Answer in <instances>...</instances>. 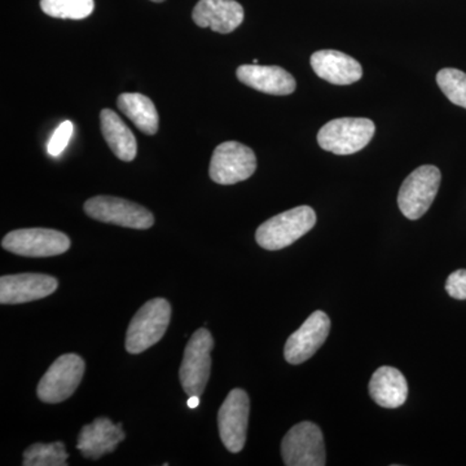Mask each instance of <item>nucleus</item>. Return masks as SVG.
Listing matches in <instances>:
<instances>
[{
	"label": "nucleus",
	"mask_w": 466,
	"mask_h": 466,
	"mask_svg": "<svg viewBox=\"0 0 466 466\" xmlns=\"http://www.w3.org/2000/svg\"><path fill=\"white\" fill-rule=\"evenodd\" d=\"M41 8L47 16L64 20H84L95 8L94 0H41Z\"/></svg>",
	"instance_id": "nucleus-22"
},
{
	"label": "nucleus",
	"mask_w": 466,
	"mask_h": 466,
	"mask_svg": "<svg viewBox=\"0 0 466 466\" xmlns=\"http://www.w3.org/2000/svg\"><path fill=\"white\" fill-rule=\"evenodd\" d=\"M214 339L207 328H200L192 334L184 350L179 370L180 383L188 397H201L210 379L211 351Z\"/></svg>",
	"instance_id": "nucleus-3"
},
{
	"label": "nucleus",
	"mask_w": 466,
	"mask_h": 466,
	"mask_svg": "<svg viewBox=\"0 0 466 466\" xmlns=\"http://www.w3.org/2000/svg\"><path fill=\"white\" fill-rule=\"evenodd\" d=\"M375 131V124L368 118L333 119L319 131L318 143L334 155H354L366 148Z\"/></svg>",
	"instance_id": "nucleus-4"
},
{
	"label": "nucleus",
	"mask_w": 466,
	"mask_h": 466,
	"mask_svg": "<svg viewBox=\"0 0 466 466\" xmlns=\"http://www.w3.org/2000/svg\"><path fill=\"white\" fill-rule=\"evenodd\" d=\"M171 320L167 299H150L135 314L126 333V350L137 355L161 341Z\"/></svg>",
	"instance_id": "nucleus-2"
},
{
	"label": "nucleus",
	"mask_w": 466,
	"mask_h": 466,
	"mask_svg": "<svg viewBox=\"0 0 466 466\" xmlns=\"http://www.w3.org/2000/svg\"><path fill=\"white\" fill-rule=\"evenodd\" d=\"M85 213L92 219L133 229H148L155 217L148 208L112 196H96L85 202Z\"/></svg>",
	"instance_id": "nucleus-9"
},
{
	"label": "nucleus",
	"mask_w": 466,
	"mask_h": 466,
	"mask_svg": "<svg viewBox=\"0 0 466 466\" xmlns=\"http://www.w3.org/2000/svg\"><path fill=\"white\" fill-rule=\"evenodd\" d=\"M437 84L451 103L466 109V73L446 67L438 72Z\"/></svg>",
	"instance_id": "nucleus-23"
},
{
	"label": "nucleus",
	"mask_w": 466,
	"mask_h": 466,
	"mask_svg": "<svg viewBox=\"0 0 466 466\" xmlns=\"http://www.w3.org/2000/svg\"><path fill=\"white\" fill-rule=\"evenodd\" d=\"M118 108L122 113L142 133L146 135L157 134L159 126V116L155 104L148 96L142 94H122L119 95Z\"/></svg>",
	"instance_id": "nucleus-20"
},
{
	"label": "nucleus",
	"mask_w": 466,
	"mask_h": 466,
	"mask_svg": "<svg viewBox=\"0 0 466 466\" xmlns=\"http://www.w3.org/2000/svg\"><path fill=\"white\" fill-rule=\"evenodd\" d=\"M249 412L250 400L247 392L242 389L229 391L218 412L220 440L229 452L238 453L244 449Z\"/></svg>",
	"instance_id": "nucleus-11"
},
{
	"label": "nucleus",
	"mask_w": 466,
	"mask_h": 466,
	"mask_svg": "<svg viewBox=\"0 0 466 466\" xmlns=\"http://www.w3.org/2000/svg\"><path fill=\"white\" fill-rule=\"evenodd\" d=\"M67 455L63 441L32 444L24 452V466H66Z\"/></svg>",
	"instance_id": "nucleus-21"
},
{
	"label": "nucleus",
	"mask_w": 466,
	"mask_h": 466,
	"mask_svg": "<svg viewBox=\"0 0 466 466\" xmlns=\"http://www.w3.org/2000/svg\"><path fill=\"white\" fill-rule=\"evenodd\" d=\"M311 66L318 76L332 85L355 84L363 76L359 61L339 51L315 52L311 56Z\"/></svg>",
	"instance_id": "nucleus-17"
},
{
	"label": "nucleus",
	"mask_w": 466,
	"mask_h": 466,
	"mask_svg": "<svg viewBox=\"0 0 466 466\" xmlns=\"http://www.w3.org/2000/svg\"><path fill=\"white\" fill-rule=\"evenodd\" d=\"M152 2H155V3H162V2H165V0H152Z\"/></svg>",
	"instance_id": "nucleus-27"
},
{
	"label": "nucleus",
	"mask_w": 466,
	"mask_h": 466,
	"mask_svg": "<svg viewBox=\"0 0 466 466\" xmlns=\"http://www.w3.org/2000/svg\"><path fill=\"white\" fill-rule=\"evenodd\" d=\"M329 332V317L323 311H315L309 315L302 327L288 339L284 348L285 360L293 366L305 363L324 345Z\"/></svg>",
	"instance_id": "nucleus-12"
},
{
	"label": "nucleus",
	"mask_w": 466,
	"mask_h": 466,
	"mask_svg": "<svg viewBox=\"0 0 466 466\" xmlns=\"http://www.w3.org/2000/svg\"><path fill=\"white\" fill-rule=\"evenodd\" d=\"M370 395L382 408L394 410L403 406L408 397L406 377L397 368L380 367L370 379Z\"/></svg>",
	"instance_id": "nucleus-18"
},
{
	"label": "nucleus",
	"mask_w": 466,
	"mask_h": 466,
	"mask_svg": "<svg viewBox=\"0 0 466 466\" xmlns=\"http://www.w3.org/2000/svg\"><path fill=\"white\" fill-rule=\"evenodd\" d=\"M446 290L452 299H466V269H458L449 276Z\"/></svg>",
	"instance_id": "nucleus-25"
},
{
	"label": "nucleus",
	"mask_w": 466,
	"mask_h": 466,
	"mask_svg": "<svg viewBox=\"0 0 466 466\" xmlns=\"http://www.w3.org/2000/svg\"><path fill=\"white\" fill-rule=\"evenodd\" d=\"M245 12L236 0H200L192 12L196 25L213 32L229 34L244 21Z\"/></svg>",
	"instance_id": "nucleus-15"
},
{
	"label": "nucleus",
	"mask_w": 466,
	"mask_h": 466,
	"mask_svg": "<svg viewBox=\"0 0 466 466\" xmlns=\"http://www.w3.org/2000/svg\"><path fill=\"white\" fill-rule=\"evenodd\" d=\"M85 368V360L79 355H61L39 381L36 388L39 400L48 404L69 400L84 379Z\"/></svg>",
	"instance_id": "nucleus-6"
},
{
	"label": "nucleus",
	"mask_w": 466,
	"mask_h": 466,
	"mask_svg": "<svg viewBox=\"0 0 466 466\" xmlns=\"http://www.w3.org/2000/svg\"><path fill=\"white\" fill-rule=\"evenodd\" d=\"M317 223V214L309 207H299L284 211L266 220L257 229L256 240L266 250H281L311 231Z\"/></svg>",
	"instance_id": "nucleus-1"
},
{
	"label": "nucleus",
	"mask_w": 466,
	"mask_h": 466,
	"mask_svg": "<svg viewBox=\"0 0 466 466\" xmlns=\"http://www.w3.org/2000/svg\"><path fill=\"white\" fill-rule=\"evenodd\" d=\"M73 124L70 121L63 122L56 130H55L54 135L50 139V142L47 144L48 153L52 156V157H57L63 153V150L66 148L67 144H69L70 139L73 137Z\"/></svg>",
	"instance_id": "nucleus-24"
},
{
	"label": "nucleus",
	"mask_w": 466,
	"mask_h": 466,
	"mask_svg": "<svg viewBox=\"0 0 466 466\" xmlns=\"http://www.w3.org/2000/svg\"><path fill=\"white\" fill-rule=\"evenodd\" d=\"M56 279L43 274L7 275L0 278V303L21 305L51 296L57 289Z\"/></svg>",
	"instance_id": "nucleus-13"
},
{
	"label": "nucleus",
	"mask_w": 466,
	"mask_h": 466,
	"mask_svg": "<svg viewBox=\"0 0 466 466\" xmlns=\"http://www.w3.org/2000/svg\"><path fill=\"white\" fill-rule=\"evenodd\" d=\"M200 404V397H189L188 400V407L189 408H196Z\"/></svg>",
	"instance_id": "nucleus-26"
},
{
	"label": "nucleus",
	"mask_w": 466,
	"mask_h": 466,
	"mask_svg": "<svg viewBox=\"0 0 466 466\" xmlns=\"http://www.w3.org/2000/svg\"><path fill=\"white\" fill-rule=\"evenodd\" d=\"M256 170V155L249 147L238 142H226L214 150L208 174L213 182L231 186L249 179Z\"/></svg>",
	"instance_id": "nucleus-10"
},
{
	"label": "nucleus",
	"mask_w": 466,
	"mask_h": 466,
	"mask_svg": "<svg viewBox=\"0 0 466 466\" xmlns=\"http://www.w3.org/2000/svg\"><path fill=\"white\" fill-rule=\"evenodd\" d=\"M281 456L288 466L327 464L323 433L314 422L303 421L290 429L281 441Z\"/></svg>",
	"instance_id": "nucleus-7"
},
{
	"label": "nucleus",
	"mask_w": 466,
	"mask_h": 466,
	"mask_svg": "<svg viewBox=\"0 0 466 466\" xmlns=\"http://www.w3.org/2000/svg\"><path fill=\"white\" fill-rule=\"evenodd\" d=\"M3 249L21 257L45 258L60 256L70 248V238L66 233L48 228L16 229L5 235Z\"/></svg>",
	"instance_id": "nucleus-8"
},
{
	"label": "nucleus",
	"mask_w": 466,
	"mask_h": 466,
	"mask_svg": "<svg viewBox=\"0 0 466 466\" xmlns=\"http://www.w3.org/2000/svg\"><path fill=\"white\" fill-rule=\"evenodd\" d=\"M122 424H113L106 417H97L90 425H85L78 435L76 449L86 459L97 460L106 453L115 452L116 446L125 441Z\"/></svg>",
	"instance_id": "nucleus-14"
},
{
	"label": "nucleus",
	"mask_w": 466,
	"mask_h": 466,
	"mask_svg": "<svg viewBox=\"0 0 466 466\" xmlns=\"http://www.w3.org/2000/svg\"><path fill=\"white\" fill-rule=\"evenodd\" d=\"M236 76L241 84L268 95H290L297 87L294 76L280 66H241L236 70Z\"/></svg>",
	"instance_id": "nucleus-16"
},
{
	"label": "nucleus",
	"mask_w": 466,
	"mask_h": 466,
	"mask_svg": "<svg viewBox=\"0 0 466 466\" xmlns=\"http://www.w3.org/2000/svg\"><path fill=\"white\" fill-rule=\"evenodd\" d=\"M440 168L425 165L408 175L398 193V207L410 220L420 219L433 204L440 191Z\"/></svg>",
	"instance_id": "nucleus-5"
},
{
	"label": "nucleus",
	"mask_w": 466,
	"mask_h": 466,
	"mask_svg": "<svg viewBox=\"0 0 466 466\" xmlns=\"http://www.w3.org/2000/svg\"><path fill=\"white\" fill-rule=\"evenodd\" d=\"M101 133L116 157L125 162L134 161L137 143L133 131L125 125L115 110L103 109L100 113Z\"/></svg>",
	"instance_id": "nucleus-19"
}]
</instances>
